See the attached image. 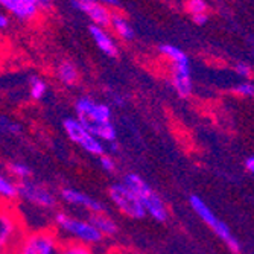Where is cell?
I'll return each mask as SVG.
<instances>
[{"mask_svg": "<svg viewBox=\"0 0 254 254\" xmlns=\"http://www.w3.org/2000/svg\"><path fill=\"white\" fill-rule=\"evenodd\" d=\"M110 26L113 28V31L116 32L122 40H132L134 38V29L131 28V25L128 23V20L125 17H122L121 14H116L113 12V17H111V23Z\"/></svg>", "mask_w": 254, "mask_h": 254, "instance_id": "obj_18", "label": "cell"}, {"mask_svg": "<svg viewBox=\"0 0 254 254\" xmlns=\"http://www.w3.org/2000/svg\"><path fill=\"white\" fill-rule=\"evenodd\" d=\"M189 204L192 207V210L201 218V221L212 228V232L227 245V248L230 251L235 253V254H241L242 248H241V244H239L238 238L232 233L230 227L213 213V210L202 201V198H199L198 195H190Z\"/></svg>", "mask_w": 254, "mask_h": 254, "instance_id": "obj_4", "label": "cell"}, {"mask_svg": "<svg viewBox=\"0 0 254 254\" xmlns=\"http://www.w3.org/2000/svg\"><path fill=\"white\" fill-rule=\"evenodd\" d=\"M122 183L131 192H134L138 196V199L142 201L145 210H146V215H149L157 222H166L168 221L169 210H168L163 198H161L140 175L134 174V172L127 174L124 177Z\"/></svg>", "mask_w": 254, "mask_h": 254, "instance_id": "obj_2", "label": "cell"}, {"mask_svg": "<svg viewBox=\"0 0 254 254\" xmlns=\"http://www.w3.org/2000/svg\"><path fill=\"white\" fill-rule=\"evenodd\" d=\"M29 91H31V98L34 101H41L46 93H48V84L44 79L40 76H31L29 78Z\"/></svg>", "mask_w": 254, "mask_h": 254, "instance_id": "obj_22", "label": "cell"}, {"mask_svg": "<svg viewBox=\"0 0 254 254\" xmlns=\"http://www.w3.org/2000/svg\"><path fill=\"white\" fill-rule=\"evenodd\" d=\"M160 54L166 57L169 61H172V64H183V63H189V58L188 55L184 54L180 48L177 46H172V44H161L158 48Z\"/></svg>", "mask_w": 254, "mask_h": 254, "instance_id": "obj_20", "label": "cell"}, {"mask_svg": "<svg viewBox=\"0 0 254 254\" xmlns=\"http://www.w3.org/2000/svg\"><path fill=\"white\" fill-rule=\"evenodd\" d=\"M207 20H209V17H207V14H195L193 15V21L196 23V25H204V23H207Z\"/></svg>", "mask_w": 254, "mask_h": 254, "instance_id": "obj_30", "label": "cell"}, {"mask_svg": "<svg viewBox=\"0 0 254 254\" xmlns=\"http://www.w3.org/2000/svg\"><path fill=\"white\" fill-rule=\"evenodd\" d=\"M61 236L55 228H38L26 232L14 254H58L61 247Z\"/></svg>", "mask_w": 254, "mask_h": 254, "instance_id": "obj_3", "label": "cell"}, {"mask_svg": "<svg viewBox=\"0 0 254 254\" xmlns=\"http://www.w3.org/2000/svg\"><path fill=\"white\" fill-rule=\"evenodd\" d=\"M99 3H104V5H110V6H118L119 5V0H96Z\"/></svg>", "mask_w": 254, "mask_h": 254, "instance_id": "obj_31", "label": "cell"}, {"mask_svg": "<svg viewBox=\"0 0 254 254\" xmlns=\"http://www.w3.org/2000/svg\"><path fill=\"white\" fill-rule=\"evenodd\" d=\"M244 166H245V169H247L250 174L254 175V155H250V157L244 161Z\"/></svg>", "mask_w": 254, "mask_h": 254, "instance_id": "obj_28", "label": "cell"}, {"mask_svg": "<svg viewBox=\"0 0 254 254\" xmlns=\"http://www.w3.org/2000/svg\"><path fill=\"white\" fill-rule=\"evenodd\" d=\"M235 72L242 78H250L251 76V67L245 63H238L235 65Z\"/></svg>", "mask_w": 254, "mask_h": 254, "instance_id": "obj_27", "label": "cell"}, {"mask_svg": "<svg viewBox=\"0 0 254 254\" xmlns=\"http://www.w3.org/2000/svg\"><path fill=\"white\" fill-rule=\"evenodd\" d=\"M72 5L84 12L93 25L101 26V28H108L111 23V17L113 12L110 11V8L104 3H99L96 0H72Z\"/></svg>", "mask_w": 254, "mask_h": 254, "instance_id": "obj_11", "label": "cell"}, {"mask_svg": "<svg viewBox=\"0 0 254 254\" xmlns=\"http://www.w3.org/2000/svg\"><path fill=\"white\" fill-rule=\"evenodd\" d=\"M0 6L9 11L18 20L31 21L40 11H49L52 2L51 0H0Z\"/></svg>", "mask_w": 254, "mask_h": 254, "instance_id": "obj_10", "label": "cell"}, {"mask_svg": "<svg viewBox=\"0 0 254 254\" xmlns=\"http://www.w3.org/2000/svg\"><path fill=\"white\" fill-rule=\"evenodd\" d=\"M188 9L192 12V15L204 14V11L207 9V3L204 2V0H189V2H188Z\"/></svg>", "mask_w": 254, "mask_h": 254, "instance_id": "obj_25", "label": "cell"}, {"mask_svg": "<svg viewBox=\"0 0 254 254\" xmlns=\"http://www.w3.org/2000/svg\"><path fill=\"white\" fill-rule=\"evenodd\" d=\"M233 91L238 96H244V98H254V82L251 81H242L239 82Z\"/></svg>", "mask_w": 254, "mask_h": 254, "instance_id": "obj_23", "label": "cell"}, {"mask_svg": "<svg viewBox=\"0 0 254 254\" xmlns=\"http://www.w3.org/2000/svg\"><path fill=\"white\" fill-rule=\"evenodd\" d=\"M9 26V18L5 12L0 11V29H6Z\"/></svg>", "mask_w": 254, "mask_h": 254, "instance_id": "obj_29", "label": "cell"}, {"mask_svg": "<svg viewBox=\"0 0 254 254\" xmlns=\"http://www.w3.org/2000/svg\"><path fill=\"white\" fill-rule=\"evenodd\" d=\"M57 78L65 87H73L79 81V70L73 61L64 60L57 67Z\"/></svg>", "mask_w": 254, "mask_h": 254, "instance_id": "obj_16", "label": "cell"}, {"mask_svg": "<svg viewBox=\"0 0 254 254\" xmlns=\"http://www.w3.org/2000/svg\"><path fill=\"white\" fill-rule=\"evenodd\" d=\"M54 224L60 236L64 235L68 241H76L90 247L98 245L104 241L99 230L88 219H79L67 212H57L54 216Z\"/></svg>", "mask_w": 254, "mask_h": 254, "instance_id": "obj_1", "label": "cell"}, {"mask_svg": "<svg viewBox=\"0 0 254 254\" xmlns=\"http://www.w3.org/2000/svg\"><path fill=\"white\" fill-rule=\"evenodd\" d=\"M0 254H14V251H0Z\"/></svg>", "mask_w": 254, "mask_h": 254, "instance_id": "obj_33", "label": "cell"}, {"mask_svg": "<svg viewBox=\"0 0 254 254\" xmlns=\"http://www.w3.org/2000/svg\"><path fill=\"white\" fill-rule=\"evenodd\" d=\"M17 199H18L17 181L0 172V202L12 204Z\"/></svg>", "mask_w": 254, "mask_h": 254, "instance_id": "obj_17", "label": "cell"}, {"mask_svg": "<svg viewBox=\"0 0 254 254\" xmlns=\"http://www.w3.org/2000/svg\"><path fill=\"white\" fill-rule=\"evenodd\" d=\"M76 119L85 124H107L113 119V110L108 104L96 102L88 96H82L75 102Z\"/></svg>", "mask_w": 254, "mask_h": 254, "instance_id": "obj_9", "label": "cell"}, {"mask_svg": "<svg viewBox=\"0 0 254 254\" xmlns=\"http://www.w3.org/2000/svg\"><path fill=\"white\" fill-rule=\"evenodd\" d=\"M108 196H110V201L114 204V207L127 218L140 221L146 216V210L142 201L138 199V196L134 192H131L122 181L111 184L108 188Z\"/></svg>", "mask_w": 254, "mask_h": 254, "instance_id": "obj_6", "label": "cell"}, {"mask_svg": "<svg viewBox=\"0 0 254 254\" xmlns=\"http://www.w3.org/2000/svg\"><path fill=\"white\" fill-rule=\"evenodd\" d=\"M8 172L9 175L18 181H25V180H29L32 177V171L28 165L25 163H20V161H12V163L8 165Z\"/></svg>", "mask_w": 254, "mask_h": 254, "instance_id": "obj_21", "label": "cell"}, {"mask_svg": "<svg viewBox=\"0 0 254 254\" xmlns=\"http://www.w3.org/2000/svg\"><path fill=\"white\" fill-rule=\"evenodd\" d=\"M87 219L99 230V233H101L104 238H107V236L111 238V236H116V235L119 233V225H118V222L114 221L107 212L90 213Z\"/></svg>", "mask_w": 254, "mask_h": 254, "instance_id": "obj_15", "label": "cell"}, {"mask_svg": "<svg viewBox=\"0 0 254 254\" xmlns=\"http://www.w3.org/2000/svg\"><path fill=\"white\" fill-rule=\"evenodd\" d=\"M17 190H18V199H23L25 202L31 204L32 207H37V209L52 210L58 205L57 195L48 186L34 181L32 178L18 181Z\"/></svg>", "mask_w": 254, "mask_h": 254, "instance_id": "obj_7", "label": "cell"}, {"mask_svg": "<svg viewBox=\"0 0 254 254\" xmlns=\"http://www.w3.org/2000/svg\"><path fill=\"white\" fill-rule=\"evenodd\" d=\"M61 199L73 207H81V209H85L88 213H101V212H107L104 202H101L99 199L91 198L90 195L73 189V188H63L60 192Z\"/></svg>", "mask_w": 254, "mask_h": 254, "instance_id": "obj_12", "label": "cell"}, {"mask_svg": "<svg viewBox=\"0 0 254 254\" xmlns=\"http://www.w3.org/2000/svg\"><path fill=\"white\" fill-rule=\"evenodd\" d=\"M58 254H95L93 247L76 242V241H68L64 239L61 242V247L58 250Z\"/></svg>", "mask_w": 254, "mask_h": 254, "instance_id": "obj_19", "label": "cell"}, {"mask_svg": "<svg viewBox=\"0 0 254 254\" xmlns=\"http://www.w3.org/2000/svg\"><path fill=\"white\" fill-rule=\"evenodd\" d=\"M63 129H64L65 135L68 137V140L76 143L81 149H84L90 155L101 157L102 154H105L104 142H101L99 138L95 137L93 134H90L76 118L64 119Z\"/></svg>", "mask_w": 254, "mask_h": 254, "instance_id": "obj_8", "label": "cell"}, {"mask_svg": "<svg viewBox=\"0 0 254 254\" xmlns=\"http://www.w3.org/2000/svg\"><path fill=\"white\" fill-rule=\"evenodd\" d=\"M0 128H2V129H3L5 132H8V134H18V132L21 131V128H20L18 124H14V122L6 121V119H2V121H0Z\"/></svg>", "mask_w": 254, "mask_h": 254, "instance_id": "obj_26", "label": "cell"}, {"mask_svg": "<svg viewBox=\"0 0 254 254\" xmlns=\"http://www.w3.org/2000/svg\"><path fill=\"white\" fill-rule=\"evenodd\" d=\"M172 85L180 98H189L192 96L193 84L190 75V65L189 63L183 64H172Z\"/></svg>", "mask_w": 254, "mask_h": 254, "instance_id": "obj_13", "label": "cell"}, {"mask_svg": "<svg viewBox=\"0 0 254 254\" xmlns=\"http://www.w3.org/2000/svg\"><path fill=\"white\" fill-rule=\"evenodd\" d=\"M25 233V222L12 204L0 202V251H14Z\"/></svg>", "mask_w": 254, "mask_h": 254, "instance_id": "obj_5", "label": "cell"}, {"mask_svg": "<svg viewBox=\"0 0 254 254\" xmlns=\"http://www.w3.org/2000/svg\"><path fill=\"white\" fill-rule=\"evenodd\" d=\"M108 145H110V152H111V154L119 152V145H118V142H111V143H108Z\"/></svg>", "mask_w": 254, "mask_h": 254, "instance_id": "obj_32", "label": "cell"}, {"mask_svg": "<svg viewBox=\"0 0 254 254\" xmlns=\"http://www.w3.org/2000/svg\"><path fill=\"white\" fill-rule=\"evenodd\" d=\"M99 165L101 168L108 172V174H113V172H116V160H114V157L111 154H102L99 157Z\"/></svg>", "mask_w": 254, "mask_h": 254, "instance_id": "obj_24", "label": "cell"}, {"mask_svg": "<svg viewBox=\"0 0 254 254\" xmlns=\"http://www.w3.org/2000/svg\"><path fill=\"white\" fill-rule=\"evenodd\" d=\"M88 32L91 35V38H93L95 44L98 46V49L105 54L107 57H118L119 54V49H118V44L116 41H114V38L107 32L105 28H101V26H96V25H91L88 28Z\"/></svg>", "mask_w": 254, "mask_h": 254, "instance_id": "obj_14", "label": "cell"}]
</instances>
